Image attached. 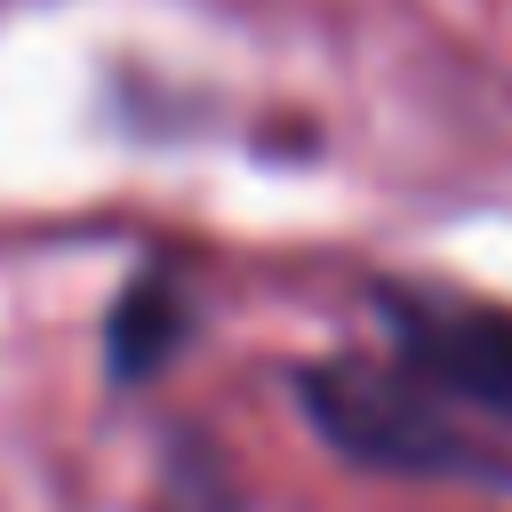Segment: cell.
I'll use <instances>...</instances> for the list:
<instances>
[{"label":"cell","instance_id":"cell-1","mask_svg":"<svg viewBox=\"0 0 512 512\" xmlns=\"http://www.w3.org/2000/svg\"><path fill=\"white\" fill-rule=\"evenodd\" d=\"M304 408L320 440L376 472H448V480H504V464L464 432V408L440 400L416 368L384 360H328L304 376Z\"/></svg>","mask_w":512,"mask_h":512},{"label":"cell","instance_id":"cell-2","mask_svg":"<svg viewBox=\"0 0 512 512\" xmlns=\"http://www.w3.org/2000/svg\"><path fill=\"white\" fill-rule=\"evenodd\" d=\"M376 312L400 368H416L464 416L512 424V304H488L464 288H384Z\"/></svg>","mask_w":512,"mask_h":512}]
</instances>
